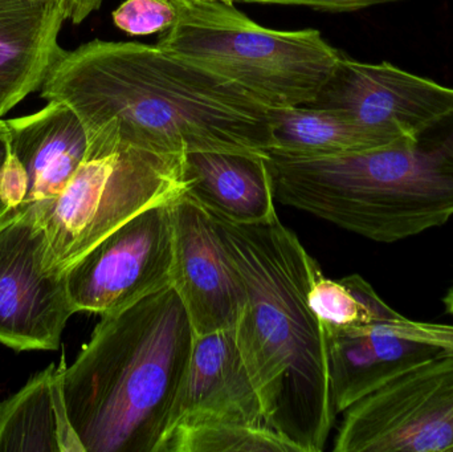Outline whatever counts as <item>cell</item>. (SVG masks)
<instances>
[{
	"instance_id": "6da1fadb",
	"label": "cell",
	"mask_w": 453,
	"mask_h": 452,
	"mask_svg": "<svg viewBox=\"0 0 453 452\" xmlns=\"http://www.w3.org/2000/svg\"><path fill=\"white\" fill-rule=\"evenodd\" d=\"M40 89L48 103L68 105L85 130L116 122L133 142L165 153L271 150L268 106L158 45L95 40L64 50Z\"/></svg>"
},
{
	"instance_id": "7a4b0ae2",
	"label": "cell",
	"mask_w": 453,
	"mask_h": 452,
	"mask_svg": "<svg viewBox=\"0 0 453 452\" xmlns=\"http://www.w3.org/2000/svg\"><path fill=\"white\" fill-rule=\"evenodd\" d=\"M211 217L244 284L234 337L265 424L301 452H321L337 418L325 331L309 305L321 268L279 217L253 225Z\"/></svg>"
},
{
	"instance_id": "3957f363",
	"label": "cell",
	"mask_w": 453,
	"mask_h": 452,
	"mask_svg": "<svg viewBox=\"0 0 453 452\" xmlns=\"http://www.w3.org/2000/svg\"><path fill=\"white\" fill-rule=\"evenodd\" d=\"M194 337L172 284L101 316L89 342L63 372L66 410L85 452H156Z\"/></svg>"
},
{
	"instance_id": "277c9868",
	"label": "cell",
	"mask_w": 453,
	"mask_h": 452,
	"mask_svg": "<svg viewBox=\"0 0 453 452\" xmlns=\"http://www.w3.org/2000/svg\"><path fill=\"white\" fill-rule=\"evenodd\" d=\"M274 198L378 243L453 217V109L388 145L338 156L266 157Z\"/></svg>"
},
{
	"instance_id": "5b68a950",
	"label": "cell",
	"mask_w": 453,
	"mask_h": 452,
	"mask_svg": "<svg viewBox=\"0 0 453 452\" xmlns=\"http://www.w3.org/2000/svg\"><path fill=\"white\" fill-rule=\"evenodd\" d=\"M174 24L158 47L191 61L272 108L309 105L340 58L317 29L265 28L226 0H172Z\"/></svg>"
},
{
	"instance_id": "8992f818",
	"label": "cell",
	"mask_w": 453,
	"mask_h": 452,
	"mask_svg": "<svg viewBox=\"0 0 453 452\" xmlns=\"http://www.w3.org/2000/svg\"><path fill=\"white\" fill-rule=\"evenodd\" d=\"M85 132L84 161L42 223L50 271L65 272L119 226L185 193L186 154L133 142L116 122Z\"/></svg>"
},
{
	"instance_id": "52a82bcc",
	"label": "cell",
	"mask_w": 453,
	"mask_h": 452,
	"mask_svg": "<svg viewBox=\"0 0 453 452\" xmlns=\"http://www.w3.org/2000/svg\"><path fill=\"white\" fill-rule=\"evenodd\" d=\"M335 452H453V353L427 361L345 411Z\"/></svg>"
},
{
	"instance_id": "ba28073f",
	"label": "cell",
	"mask_w": 453,
	"mask_h": 452,
	"mask_svg": "<svg viewBox=\"0 0 453 452\" xmlns=\"http://www.w3.org/2000/svg\"><path fill=\"white\" fill-rule=\"evenodd\" d=\"M172 203L135 215L65 271L76 312L106 315L172 284Z\"/></svg>"
},
{
	"instance_id": "9c48e42d",
	"label": "cell",
	"mask_w": 453,
	"mask_h": 452,
	"mask_svg": "<svg viewBox=\"0 0 453 452\" xmlns=\"http://www.w3.org/2000/svg\"><path fill=\"white\" fill-rule=\"evenodd\" d=\"M47 235L39 220H0V342L16 350H56L72 315L65 272L47 268Z\"/></svg>"
},
{
	"instance_id": "30bf717a",
	"label": "cell",
	"mask_w": 453,
	"mask_h": 452,
	"mask_svg": "<svg viewBox=\"0 0 453 452\" xmlns=\"http://www.w3.org/2000/svg\"><path fill=\"white\" fill-rule=\"evenodd\" d=\"M335 416L396 377L453 353V326L418 323L396 310L375 323L325 331Z\"/></svg>"
},
{
	"instance_id": "8fae6325",
	"label": "cell",
	"mask_w": 453,
	"mask_h": 452,
	"mask_svg": "<svg viewBox=\"0 0 453 452\" xmlns=\"http://www.w3.org/2000/svg\"><path fill=\"white\" fill-rule=\"evenodd\" d=\"M393 138L407 137L453 109V88L388 63L370 64L341 53L313 103Z\"/></svg>"
},
{
	"instance_id": "7c38bea8",
	"label": "cell",
	"mask_w": 453,
	"mask_h": 452,
	"mask_svg": "<svg viewBox=\"0 0 453 452\" xmlns=\"http://www.w3.org/2000/svg\"><path fill=\"white\" fill-rule=\"evenodd\" d=\"M172 218V286L194 333L234 329L244 307V284L211 214L182 194L173 201Z\"/></svg>"
},
{
	"instance_id": "4fadbf2b",
	"label": "cell",
	"mask_w": 453,
	"mask_h": 452,
	"mask_svg": "<svg viewBox=\"0 0 453 452\" xmlns=\"http://www.w3.org/2000/svg\"><path fill=\"white\" fill-rule=\"evenodd\" d=\"M10 153L27 175L26 199L16 214L42 223L84 161L88 137L84 125L65 103L50 101L29 116L8 119Z\"/></svg>"
},
{
	"instance_id": "5bb4252c",
	"label": "cell",
	"mask_w": 453,
	"mask_h": 452,
	"mask_svg": "<svg viewBox=\"0 0 453 452\" xmlns=\"http://www.w3.org/2000/svg\"><path fill=\"white\" fill-rule=\"evenodd\" d=\"M198 416L266 425L263 402L242 360L234 329L194 337L167 430L180 419Z\"/></svg>"
},
{
	"instance_id": "9a60e30c",
	"label": "cell",
	"mask_w": 453,
	"mask_h": 452,
	"mask_svg": "<svg viewBox=\"0 0 453 452\" xmlns=\"http://www.w3.org/2000/svg\"><path fill=\"white\" fill-rule=\"evenodd\" d=\"M72 13L71 0H0V117L42 88Z\"/></svg>"
},
{
	"instance_id": "2e32d148",
	"label": "cell",
	"mask_w": 453,
	"mask_h": 452,
	"mask_svg": "<svg viewBox=\"0 0 453 452\" xmlns=\"http://www.w3.org/2000/svg\"><path fill=\"white\" fill-rule=\"evenodd\" d=\"M185 195L210 214L240 225L277 217L266 157L193 151L183 165Z\"/></svg>"
},
{
	"instance_id": "e0dca14e",
	"label": "cell",
	"mask_w": 453,
	"mask_h": 452,
	"mask_svg": "<svg viewBox=\"0 0 453 452\" xmlns=\"http://www.w3.org/2000/svg\"><path fill=\"white\" fill-rule=\"evenodd\" d=\"M64 366H48L0 403V452H85L66 410Z\"/></svg>"
},
{
	"instance_id": "ac0fdd59",
	"label": "cell",
	"mask_w": 453,
	"mask_h": 452,
	"mask_svg": "<svg viewBox=\"0 0 453 452\" xmlns=\"http://www.w3.org/2000/svg\"><path fill=\"white\" fill-rule=\"evenodd\" d=\"M269 117V151L285 156H338L370 150L399 140L362 126L345 114L316 106L272 108Z\"/></svg>"
},
{
	"instance_id": "d6986e66",
	"label": "cell",
	"mask_w": 453,
	"mask_h": 452,
	"mask_svg": "<svg viewBox=\"0 0 453 452\" xmlns=\"http://www.w3.org/2000/svg\"><path fill=\"white\" fill-rule=\"evenodd\" d=\"M156 452H301L266 425L220 417H188L173 425Z\"/></svg>"
},
{
	"instance_id": "ffe728a7",
	"label": "cell",
	"mask_w": 453,
	"mask_h": 452,
	"mask_svg": "<svg viewBox=\"0 0 453 452\" xmlns=\"http://www.w3.org/2000/svg\"><path fill=\"white\" fill-rule=\"evenodd\" d=\"M309 305L324 331L367 326L393 310L359 275L333 280L321 273L309 291Z\"/></svg>"
},
{
	"instance_id": "44dd1931",
	"label": "cell",
	"mask_w": 453,
	"mask_h": 452,
	"mask_svg": "<svg viewBox=\"0 0 453 452\" xmlns=\"http://www.w3.org/2000/svg\"><path fill=\"white\" fill-rule=\"evenodd\" d=\"M113 21L130 36H148L167 31L177 11L172 0H127L113 12Z\"/></svg>"
},
{
	"instance_id": "7402d4cb",
	"label": "cell",
	"mask_w": 453,
	"mask_h": 452,
	"mask_svg": "<svg viewBox=\"0 0 453 452\" xmlns=\"http://www.w3.org/2000/svg\"><path fill=\"white\" fill-rule=\"evenodd\" d=\"M28 183L20 162L13 154H8L7 161L0 170V198L7 207V214H16L26 199Z\"/></svg>"
},
{
	"instance_id": "603a6c76",
	"label": "cell",
	"mask_w": 453,
	"mask_h": 452,
	"mask_svg": "<svg viewBox=\"0 0 453 452\" xmlns=\"http://www.w3.org/2000/svg\"><path fill=\"white\" fill-rule=\"evenodd\" d=\"M237 2L253 3L265 5H290V7H308L329 12H353L372 5L398 0H237Z\"/></svg>"
},
{
	"instance_id": "cb8c5ba5",
	"label": "cell",
	"mask_w": 453,
	"mask_h": 452,
	"mask_svg": "<svg viewBox=\"0 0 453 452\" xmlns=\"http://www.w3.org/2000/svg\"><path fill=\"white\" fill-rule=\"evenodd\" d=\"M10 154V132H8L7 121L0 119V170L7 161ZM8 210L0 198V220L7 215Z\"/></svg>"
},
{
	"instance_id": "d4e9b609",
	"label": "cell",
	"mask_w": 453,
	"mask_h": 452,
	"mask_svg": "<svg viewBox=\"0 0 453 452\" xmlns=\"http://www.w3.org/2000/svg\"><path fill=\"white\" fill-rule=\"evenodd\" d=\"M71 3L72 8H73V13H72L73 23H81L93 11L89 0H71Z\"/></svg>"
},
{
	"instance_id": "484cf974",
	"label": "cell",
	"mask_w": 453,
	"mask_h": 452,
	"mask_svg": "<svg viewBox=\"0 0 453 452\" xmlns=\"http://www.w3.org/2000/svg\"><path fill=\"white\" fill-rule=\"evenodd\" d=\"M444 305H446L447 312L453 316V284L447 292L446 297H444Z\"/></svg>"
},
{
	"instance_id": "4316f807",
	"label": "cell",
	"mask_w": 453,
	"mask_h": 452,
	"mask_svg": "<svg viewBox=\"0 0 453 452\" xmlns=\"http://www.w3.org/2000/svg\"><path fill=\"white\" fill-rule=\"evenodd\" d=\"M101 2H103V0H92L93 5H95L96 10H97V8L100 7Z\"/></svg>"
},
{
	"instance_id": "83f0119b",
	"label": "cell",
	"mask_w": 453,
	"mask_h": 452,
	"mask_svg": "<svg viewBox=\"0 0 453 452\" xmlns=\"http://www.w3.org/2000/svg\"><path fill=\"white\" fill-rule=\"evenodd\" d=\"M226 2H231V3H234V2H237V0H226Z\"/></svg>"
}]
</instances>
